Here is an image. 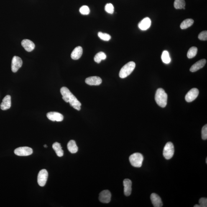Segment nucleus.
Returning <instances> with one entry per match:
<instances>
[{
    "label": "nucleus",
    "instance_id": "obj_26",
    "mask_svg": "<svg viewBox=\"0 0 207 207\" xmlns=\"http://www.w3.org/2000/svg\"><path fill=\"white\" fill-rule=\"evenodd\" d=\"M198 48L196 47H193L190 48L187 53V57L189 58H192L196 55Z\"/></svg>",
    "mask_w": 207,
    "mask_h": 207
},
{
    "label": "nucleus",
    "instance_id": "obj_18",
    "mask_svg": "<svg viewBox=\"0 0 207 207\" xmlns=\"http://www.w3.org/2000/svg\"><path fill=\"white\" fill-rule=\"evenodd\" d=\"M206 63V60L205 59H202V60L198 61V62L192 65L190 69V71L195 72L197 71L200 69L203 68Z\"/></svg>",
    "mask_w": 207,
    "mask_h": 207
},
{
    "label": "nucleus",
    "instance_id": "obj_34",
    "mask_svg": "<svg viewBox=\"0 0 207 207\" xmlns=\"http://www.w3.org/2000/svg\"><path fill=\"white\" fill-rule=\"evenodd\" d=\"M206 163H207V159H206Z\"/></svg>",
    "mask_w": 207,
    "mask_h": 207
},
{
    "label": "nucleus",
    "instance_id": "obj_19",
    "mask_svg": "<svg viewBox=\"0 0 207 207\" xmlns=\"http://www.w3.org/2000/svg\"><path fill=\"white\" fill-rule=\"evenodd\" d=\"M83 52V48L81 47L78 46L76 47L71 54V58L74 60H78L81 57Z\"/></svg>",
    "mask_w": 207,
    "mask_h": 207
},
{
    "label": "nucleus",
    "instance_id": "obj_11",
    "mask_svg": "<svg viewBox=\"0 0 207 207\" xmlns=\"http://www.w3.org/2000/svg\"><path fill=\"white\" fill-rule=\"evenodd\" d=\"M47 116L49 120L52 121L61 122L63 121L64 119L63 115L55 112L48 113Z\"/></svg>",
    "mask_w": 207,
    "mask_h": 207
},
{
    "label": "nucleus",
    "instance_id": "obj_6",
    "mask_svg": "<svg viewBox=\"0 0 207 207\" xmlns=\"http://www.w3.org/2000/svg\"><path fill=\"white\" fill-rule=\"evenodd\" d=\"M16 155L19 156H27L32 155L33 150L27 147H20L15 150L14 151Z\"/></svg>",
    "mask_w": 207,
    "mask_h": 207
},
{
    "label": "nucleus",
    "instance_id": "obj_10",
    "mask_svg": "<svg viewBox=\"0 0 207 207\" xmlns=\"http://www.w3.org/2000/svg\"><path fill=\"white\" fill-rule=\"evenodd\" d=\"M111 194L109 190H105L100 193L99 200L102 203H108L111 201Z\"/></svg>",
    "mask_w": 207,
    "mask_h": 207
},
{
    "label": "nucleus",
    "instance_id": "obj_12",
    "mask_svg": "<svg viewBox=\"0 0 207 207\" xmlns=\"http://www.w3.org/2000/svg\"><path fill=\"white\" fill-rule=\"evenodd\" d=\"M85 82L90 86H98L101 85L102 80L99 77L94 76L88 77L85 80Z\"/></svg>",
    "mask_w": 207,
    "mask_h": 207
},
{
    "label": "nucleus",
    "instance_id": "obj_5",
    "mask_svg": "<svg viewBox=\"0 0 207 207\" xmlns=\"http://www.w3.org/2000/svg\"><path fill=\"white\" fill-rule=\"evenodd\" d=\"M175 152L173 144L171 142H167L164 147L163 155L167 160H169L173 157Z\"/></svg>",
    "mask_w": 207,
    "mask_h": 207
},
{
    "label": "nucleus",
    "instance_id": "obj_28",
    "mask_svg": "<svg viewBox=\"0 0 207 207\" xmlns=\"http://www.w3.org/2000/svg\"><path fill=\"white\" fill-rule=\"evenodd\" d=\"M199 205H195L194 207H207V199L205 198H200L199 201Z\"/></svg>",
    "mask_w": 207,
    "mask_h": 207
},
{
    "label": "nucleus",
    "instance_id": "obj_20",
    "mask_svg": "<svg viewBox=\"0 0 207 207\" xmlns=\"http://www.w3.org/2000/svg\"><path fill=\"white\" fill-rule=\"evenodd\" d=\"M52 147L58 157H62L63 155V151L60 143L57 142L54 143Z\"/></svg>",
    "mask_w": 207,
    "mask_h": 207
},
{
    "label": "nucleus",
    "instance_id": "obj_15",
    "mask_svg": "<svg viewBox=\"0 0 207 207\" xmlns=\"http://www.w3.org/2000/svg\"><path fill=\"white\" fill-rule=\"evenodd\" d=\"M21 44L25 50L28 52H32L35 48V45L34 42L28 39L23 40Z\"/></svg>",
    "mask_w": 207,
    "mask_h": 207
},
{
    "label": "nucleus",
    "instance_id": "obj_1",
    "mask_svg": "<svg viewBox=\"0 0 207 207\" xmlns=\"http://www.w3.org/2000/svg\"><path fill=\"white\" fill-rule=\"evenodd\" d=\"M60 92L63 96L62 98L66 102L69 103L72 107L78 111H80L81 104L68 88L62 87L61 89Z\"/></svg>",
    "mask_w": 207,
    "mask_h": 207
},
{
    "label": "nucleus",
    "instance_id": "obj_17",
    "mask_svg": "<svg viewBox=\"0 0 207 207\" xmlns=\"http://www.w3.org/2000/svg\"><path fill=\"white\" fill-rule=\"evenodd\" d=\"M11 106V96L10 95H7L2 100L1 104V109L5 110L9 109Z\"/></svg>",
    "mask_w": 207,
    "mask_h": 207
},
{
    "label": "nucleus",
    "instance_id": "obj_29",
    "mask_svg": "<svg viewBox=\"0 0 207 207\" xmlns=\"http://www.w3.org/2000/svg\"><path fill=\"white\" fill-rule=\"evenodd\" d=\"M105 10L106 12L109 13V14H113L114 12V6L111 3L107 4L105 6Z\"/></svg>",
    "mask_w": 207,
    "mask_h": 207
},
{
    "label": "nucleus",
    "instance_id": "obj_22",
    "mask_svg": "<svg viewBox=\"0 0 207 207\" xmlns=\"http://www.w3.org/2000/svg\"><path fill=\"white\" fill-rule=\"evenodd\" d=\"M194 21L192 19H187L184 20L180 25L181 29H185L191 26L193 24Z\"/></svg>",
    "mask_w": 207,
    "mask_h": 207
},
{
    "label": "nucleus",
    "instance_id": "obj_21",
    "mask_svg": "<svg viewBox=\"0 0 207 207\" xmlns=\"http://www.w3.org/2000/svg\"><path fill=\"white\" fill-rule=\"evenodd\" d=\"M67 148L69 152L72 154L76 153L78 152V147L75 140H71L69 141L67 145Z\"/></svg>",
    "mask_w": 207,
    "mask_h": 207
},
{
    "label": "nucleus",
    "instance_id": "obj_23",
    "mask_svg": "<svg viewBox=\"0 0 207 207\" xmlns=\"http://www.w3.org/2000/svg\"><path fill=\"white\" fill-rule=\"evenodd\" d=\"M106 55L103 52H100L96 54L94 57V61L97 63H99L102 60H105L106 58Z\"/></svg>",
    "mask_w": 207,
    "mask_h": 207
},
{
    "label": "nucleus",
    "instance_id": "obj_14",
    "mask_svg": "<svg viewBox=\"0 0 207 207\" xmlns=\"http://www.w3.org/2000/svg\"><path fill=\"white\" fill-rule=\"evenodd\" d=\"M150 199L153 205L155 207H161L163 206V203L160 197L156 193H152Z\"/></svg>",
    "mask_w": 207,
    "mask_h": 207
},
{
    "label": "nucleus",
    "instance_id": "obj_16",
    "mask_svg": "<svg viewBox=\"0 0 207 207\" xmlns=\"http://www.w3.org/2000/svg\"><path fill=\"white\" fill-rule=\"evenodd\" d=\"M151 21L149 17H146L143 19L138 25L139 28L142 30H147L150 27Z\"/></svg>",
    "mask_w": 207,
    "mask_h": 207
},
{
    "label": "nucleus",
    "instance_id": "obj_3",
    "mask_svg": "<svg viewBox=\"0 0 207 207\" xmlns=\"http://www.w3.org/2000/svg\"><path fill=\"white\" fill-rule=\"evenodd\" d=\"M136 67V63L133 62H130L126 64L121 69L120 71L119 77L121 78H124L132 73Z\"/></svg>",
    "mask_w": 207,
    "mask_h": 207
},
{
    "label": "nucleus",
    "instance_id": "obj_2",
    "mask_svg": "<svg viewBox=\"0 0 207 207\" xmlns=\"http://www.w3.org/2000/svg\"><path fill=\"white\" fill-rule=\"evenodd\" d=\"M168 95L164 90L162 88H159L156 91L155 100L159 106L165 108L167 106Z\"/></svg>",
    "mask_w": 207,
    "mask_h": 207
},
{
    "label": "nucleus",
    "instance_id": "obj_24",
    "mask_svg": "<svg viewBox=\"0 0 207 207\" xmlns=\"http://www.w3.org/2000/svg\"><path fill=\"white\" fill-rule=\"evenodd\" d=\"M186 3L185 0H175L174 7L176 9H182L185 7Z\"/></svg>",
    "mask_w": 207,
    "mask_h": 207
},
{
    "label": "nucleus",
    "instance_id": "obj_13",
    "mask_svg": "<svg viewBox=\"0 0 207 207\" xmlns=\"http://www.w3.org/2000/svg\"><path fill=\"white\" fill-rule=\"evenodd\" d=\"M124 186V193L126 196H129L132 192V181L129 179H126L123 182Z\"/></svg>",
    "mask_w": 207,
    "mask_h": 207
},
{
    "label": "nucleus",
    "instance_id": "obj_27",
    "mask_svg": "<svg viewBox=\"0 0 207 207\" xmlns=\"http://www.w3.org/2000/svg\"><path fill=\"white\" fill-rule=\"evenodd\" d=\"M98 35L100 39L104 41H108L111 39V36L108 34L99 32L98 33Z\"/></svg>",
    "mask_w": 207,
    "mask_h": 207
},
{
    "label": "nucleus",
    "instance_id": "obj_30",
    "mask_svg": "<svg viewBox=\"0 0 207 207\" xmlns=\"http://www.w3.org/2000/svg\"><path fill=\"white\" fill-rule=\"evenodd\" d=\"M80 14L86 15L90 14V9L88 6H83L80 8Z\"/></svg>",
    "mask_w": 207,
    "mask_h": 207
},
{
    "label": "nucleus",
    "instance_id": "obj_31",
    "mask_svg": "<svg viewBox=\"0 0 207 207\" xmlns=\"http://www.w3.org/2000/svg\"><path fill=\"white\" fill-rule=\"evenodd\" d=\"M202 139L204 140L207 139V125L206 124L202 128L201 131Z\"/></svg>",
    "mask_w": 207,
    "mask_h": 207
},
{
    "label": "nucleus",
    "instance_id": "obj_25",
    "mask_svg": "<svg viewBox=\"0 0 207 207\" xmlns=\"http://www.w3.org/2000/svg\"><path fill=\"white\" fill-rule=\"evenodd\" d=\"M162 62L164 63L168 64L170 63L171 62L170 57L168 52L167 51H164L162 53Z\"/></svg>",
    "mask_w": 207,
    "mask_h": 207
},
{
    "label": "nucleus",
    "instance_id": "obj_8",
    "mask_svg": "<svg viewBox=\"0 0 207 207\" xmlns=\"http://www.w3.org/2000/svg\"><path fill=\"white\" fill-rule=\"evenodd\" d=\"M22 65V61L21 58L17 56L13 57L11 65L12 71L13 72H17Z\"/></svg>",
    "mask_w": 207,
    "mask_h": 207
},
{
    "label": "nucleus",
    "instance_id": "obj_32",
    "mask_svg": "<svg viewBox=\"0 0 207 207\" xmlns=\"http://www.w3.org/2000/svg\"><path fill=\"white\" fill-rule=\"evenodd\" d=\"M198 39L201 40L205 41L207 40V31H203L200 33L198 35Z\"/></svg>",
    "mask_w": 207,
    "mask_h": 207
},
{
    "label": "nucleus",
    "instance_id": "obj_7",
    "mask_svg": "<svg viewBox=\"0 0 207 207\" xmlns=\"http://www.w3.org/2000/svg\"><path fill=\"white\" fill-rule=\"evenodd\" d=\"M48 172L45 169H43L40 171L38 176V183L40 186H44L47 183Z\"/></svg>",
    "mask_w": 207,
    "mask_h": 207
},
{
    "label": "nucleus",
    "instance_id": "obj_9",
    "mask_svg": "<svg viewBox=\"0 0 207 207\" xmlns=\"http://www.w3.org/2000/svg\"><path fill=\"white\" fill-rule=\"evenodd\" d=\"M199 91L198 89L192 88L187 93L185 96V100L187 102H191L194 100L198 96Z\"/></svg>",
    "mask_w": 207,
    "mask_h": 207
},
{
    "label": "nucleus",
    "instance_id": "obj_4",
    "mask_svg": "<svg viewBox=\"0 0 207 207\" xmlns=\"http://www.w3.org/2000/svg\"><path fill=\"white\" fill-rule=\"evenodd\" d=\"M144 157L142 154L136 153L130 156L129 161L133 167L140 168L142 166Z\"/></svg>",
    "mask_w": 207,
    "mask_h": 207
},
{
    "label": "nucleus",
    "instance_id": "obj_33",
    "mask_svg": "<svg viewBox=\"0 0 207 207\" xmlns=\"http://www.w3.org/2000/svg\"><path fill=\"white\" fill-rule=\"evenodd\" d=\"M44 147H45V148L47 147V145H44Z\"/></svg>",
    "mask_w": 207,
    "mask_h": 207
}]
</instances>
